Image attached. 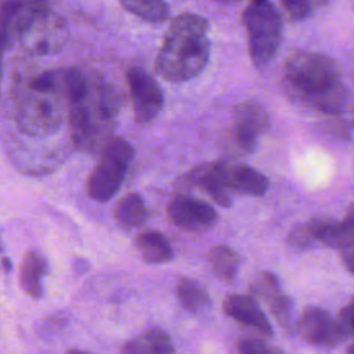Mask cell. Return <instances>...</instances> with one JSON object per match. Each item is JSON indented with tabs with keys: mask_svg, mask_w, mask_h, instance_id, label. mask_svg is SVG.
<instances>
[{
	"mask_svg": "<svg viewBox=\"0 0 354 354\" xmlns=\"http://www.w3.org/2000/svg\"><path fill=\"white\" fill-rule=\"evenodd\" d=\"M282 86L299 105L328 116H339L347 101L342 69L336 59L314 51H296L283 64Z\"/></svg>",
	"mask_w": 354,
	"mask_h": 354,
	"instance_id": "6da1fadb",
	"label": "cell"
},
{
	"mask_svg": "<svg viewBox=\"0 0 354 354\" xmlns=\"http://www.w3.org/2000/svg\"><path fill=\"white\" fill-rule=\"evenodd\" d=\"M206 32L207 21L198 14L183 12L173 18L156 55L158 75L171 83L187 82L198 76L210 55Z\"/></svg>",
	"mask_w": 354,
	"mask_h": 354,
	"instance_id": "7a4b0ae2",
	"label": "cell"
},
{
	"mask_svg": "<svg viewBox=\"0 0 354 354\" xmlns=\"http://www.w3.org/2000/svg\"><path fill=\"white\" fill-rule=\"evenodd\" d=\"M122 106L123 94L116 87L91 77L84 95L68 104L73 145L82 152L102 151Z\"/></svg>",
	"mask_w": 354,
	"mask_h": 354,
	"instance_id": "3957f363",
	"label": "cell"
},
{
	"mask_svg": "<svg viewBox=\"0 0 354 354\" xmlns=\"http://www.w3.org/2000/svg\"><path fill=\"white\" fill-rule=\"evenodd\" d=\"M246 30L248 50L256 68L266 66L275 55L282 36V17L277 7L267 0L252 1L242 14Z\"/></svg>",
	"mask_w": 354,
	"mask_h": 354,
	"instance_id": "277c9868",
	"label": "cell"
},
{
	"mask_svg": "<svg viewBox=\"0 0 354 354\" xmlns=\"http://www.w3.org/2000/svg\"><path fill=\"white\" fill-rule=\"evenodd\" d=\"M61 93H46L21 84L17 94V124L30 136H46L55 131L65 119Z\"/></svg>",
	"mask_w": 354,
	"mask_h": 354,
	"instance_id": "5b68a950",
	"label": "cell"
},
{
	"mask_svg": "<svg viewBox=\"0 0 354 354\" xmlns=\"http://www.w3.org/2000/svg\"><path fill=\"white\" fill-rule=\"evenodd\" d=\"M133 156L134 149L127 140L112 138L87 178V195L95 202L109 201L122 185Z\"/></svg>",
	"mask_w": 354,
	"mask_h": 354,
	"instance_id": "8992f818",
	"label": "cell"
},
{
	"mask_svg": "<svg viewBox=\"0 0 354 354\" xmlns=\"http://www.w3.org/2000/svg\"><path fill=\"white\" fill-rule=\"evenodd\" d=\"M134 119L138 124L152 122L163 108L165 97L159 83L145 69L133 66L126 73Z\"/></svg>",
	"mask_w": 354,
	"mask_h": 354,
	"instance_id": "52a82bcc",
	"label": "cell"
},
{
	"mask_svg": "<svg viewBox=\"0 0 354 354\" xmlns=\"http://www.w3.org/2000/svg\"><path fill=\"white\" fill-rule=\"evenodd\" d=\"M297 333L300 337L317 347H336L347 337L326 310L319 307H307L297 319Z\"/></svg>",
	"mask_w": 354,
	"mask_h": 354,
	"instance_id": "ba28073f",
	"label": "cell"
},
{
	"mask_svg": "<svg viewBox=\"0 0 354 354\" xmlns=\"http://www.w3.org/2000/svg\"><path fill=\"white\" fill-rule=\"evenodd\" d=\"M174 225L187 232H205L217 221V213L207 202L191 195H176L167 205Z\"/></svg>",
	"mask_w": 354,
	"mask_h": 354,
	"instance_id": "9c48e42d",
	"label": "cell"
},
{
	"mask_svg": "<svg viewBox=\"0 0 354 354\" xmlns=\"http://www.w3.org/2000/svg\"><path fill=\"white\" fill-rule=\"evenodd\" d=\"M252 296L263 300L278 324L288 332L293 333L297 328L295 319V307L292 299L281 289L278 278L272 272H263L250 286Z\"/></svg>",
	"mask_w": 354,
	"mask_h": 354,
	"instance_id": "30bf717a",
	"label": "cell"
},
{
	"mask_svg": "<svg viewBox=\"0 0 354 354\" xmlns=\"http://www.w3.org/2000/svg\"><path fill=\"white\" fill-rule=\"evenodd\" d=\"M304 227L313 242L344 250L354 245V202L348 206L342 220L330 217H313Z\"/></svg>",
	"mask_w": 354,
	"mask_h": 354,
	"instance_id": "8fae6325",
	"label": "cell"
},
{
	"mask_svg": "<svg viewBox=\"0 0 354 354\" xmlns=\"http://www.w3.org/2000/svg\"><path fill=\"white\" fill-rule=\"evenodd\" d=\"M268 126L266 111L253 101H243L234 109V140L243 152L256 149L259 137Z\"/></svg>",
	"mask_w": 354,
	"mask_h": 354,
	"instance_id": "7c38bea8",
	"label": "cell"
},
{
	"mask_svg": "<svg viewBox=\"0 0 354 354\" xmlns=\"http://www.w3.org/2000/svg\"><path fill=\"white\" fill-rule=\"evenodd\" d=\"M48 4L43 1H3L1 4V44L7 50L21 40L35 17Z\"/></svg>",
	"mask_w": 354,
	"mask_h": 354,
	"instance_id": "4fadbf2b",
	"label": "cell"
},
{
	"mask_svg": "<svg viewBox=\"0 0 354 354\" xmlns=\"http://www.w3.org/2000/svg\"><path fill=\"white\" fill-rule=\"evenodd\" d=\"M216 163L230 192L246 196H263L267 192L270 181L261 171L234 162Z\"/></svg>",
	"mask_w": 354,
	"mask_h": 354,
	"instance_id": "5bb4252c",
	"label": "cell"
},
{
	"mask_svg": "<svg viewBox=\"0 0 354 354\" xmlns=\"http://www.w3.org/2000/svg\"><path fill=\"white\" fill-rule=\"evenodd\" d=\"M223 310L227 317L232 318L238 324L256 329L260 335L272 336V326L261 310L259 301L253 296L248 295H228L224 299Z\"/></svg>",
	"mask_w": 354,
	"mask_h": 354,
	"instance_id": "9a60e30c",
	"label": "cell"
},
{
	"mask_svg": "<svg viewBox=\"0 0 354 354\" xmlns=\"http://www.w3.org/2000/svg\"><path fill=\"white\" fill-rule=\"evenodd\" d=\"M185 178L206 192L218 206L230 207L232 205L231 192L225 187L216 162L192 169Z\"/></svg>",
	"mask_w": 354,
	"mask_h": 354,
	"instance_id": "2e32d148",
	"label": "cell"
},
{
	"mask_svg": "<svg viewBox=\"0 0 354 354\" xmlns=\"http://www.w3.org/2000/svg\"><path fill=\"white\" fill-rule=\"evenodd\" d=\"M120 354H174V344L169 333L152 328L142 335L127 340L122 346Z\"/></svg>",
	"mask_w": 354,
	"mask_h": 354,
	"instance_id": "e0dca14e",
	"label": "cell"
},
{
	"mask_svg": "<svg viewBox=\"0 0 354 354\" xmlns=\"http://www.w3.org/2000/svg\"><path fill=\"white\" fill-rule=\"evenodd\" d=\"M47 272L46 259L36 250L29 252L19 270V285L25 293L33 299H40L43 296L41 278Z\"/></svg>",
	"mask_w": 354,
	"mask_h": 354,
	"instance_id": "ac0fdd59",
	"label": "cell"
},
{
	"mask_svg": "<svg viewBox=\"0 0 354 354\" xmlns=\"http://www.w3.org/2000/svg\"><path fill=\"white\" fill-rule=\"evenodd\" d=\"M136 248L141 257L149 264L169 263L174 257L167 238L159 231H145L137 235Z\"/></svg>",
	"mask_w": 354,
	"mask_h": 354,
	"instance_id": "d6986e66",
	"label": "cell"
},
{
	"mask_svg": "<svg viewBox=\"0 0 354 354\" xmlns=\"http://www.w3.org/2000/svg\"><path fill=\"white\" fill-rule=\"evenodd\" d=\"M149 212L138 194H127L115 207V220L123 228H136L147 221Z\"/></svg>",
	"mask_w": 354,
	"mask_h": 354,
	"instance_id": "ffe728a7",
	"label": "cell"
},
{
	"mask_svg": "<svg viewBox=\"0 0 354 354\" xmlns=\"http://www.w3.org/2000/svg\"><path fill=\"white\" fill-rule=\"evenodd\" d=\"M178 303L189 313L199 314L210 307V297L205 288L195 279L181 278L176 285Z\"/></svg>",
	"mask_w": 354,
	"mask_h": 354,
	"instance_id": "44dd1931",
	"label": "cell"
},
{
	"mask_svg": "<svg viewBox=\"0 0 354 354\" xmlns=\"http://www.w3.org/2000/svg\"><path fill=\"white\" fill-rule=\"evenodd\" d=\"M209 260L214 274L220 279L228 283L235 279L241 264V257L234 249L224 245H217L212 249Z\"/></svg>",
	"mask_w": 354,
	"mask_h": 354,
	"instance_id": "7402d4cb",
	"label": "cell"
},
{
	"mask_svg": "<svg viewBox=\"0 0 354 354\" xmlns=\"http://www.w3.org/2000/svg\"><path fill=\"white\" fill-rule=\"evenodd\" d=\"M122 6L126 8V11L151 24H160L169 17V6L158 0L123 1Z\"/></svg>",
	"mask_w": 354,
	"mask_h": 354,
	"instance_id": "603a6c76",
	"label": "cell"
},
{
	"mask_svg": "<svg viewBox=\"0 0 354 354\" xmlns=\"http://www.w3.org/2000/svg\"><path fill=\"white\" fill-rule=\"evenodd\" d=\"M238 354H282L277 347L260 337H242L236 343Z\"/></svg>",
	"mask_w": 354,
	"mask_h": 354,
	"instance_id": "cb8c5ba5",
	"label": "cell"
},
{
	"mask_svg": "<svg viewBox=\"0 0 354 354\" xmlns=\"http://www.w3.org/2000/svg\"><path fill=\"white\" fill-rule=\"evenodd\" d=\"M282 6L285 7L286 12L289 14L290 19L293 21H303L313 15L317 3L299 0V1H283Z\"/></svg>",
	"mask_w": 354,
	"mask_h": 354,
	"instance_id": "d4e9b609",
	"label": "cell"
},
{
	"mask_svg": "<svg viewBox=\"0 0 354 354\" xmlns=\"http://www.w3.org/2000/svg\"><path fill=\"white\" fill-rule=\"evenodd\" d=\"M336 319L346 336H354V297L340 308Z\"/></svg>",
	"mask_w": 354,
	"mask_h": 354,
	"instance_id": "484cf974",
	"label": "cell"
},
{
	"mask_svg": "<svg viewBox=\"0 0 354 354\" xmlns=\"http://www.w3.org/2000/svg\"><path fill=\"white\" fill-rule=\"evenodd\" d=\"M288 242H289V245H292L296 249H308L314 243L311 241L304 224H297L290 230V232L288 235Z\"/></svg>",
	"mask_w": 354,
	"mask_h": 354,
	"instance_id": "4316f807",
	"label": "cell"
},
{
	"mask_svg": "<svg viewBox=\"0 0 354 354\" xmlns=\"http://www.w3.org/2000/svg\"><path fill=\"white\" fill-rule=\"evenodd\" d=\"M325 130L329 136H332L336 140H342V141H347L350 140V130L348 126L346 123V120H343L339 116H332L330 120L326 122L325 124Z\"/></svg>",
	"mask_w": 354,
	"mask_h": 354,
	"instance_id": "83f0119b",
	"label": "cell"
},
{
	"mask_svg": "<svg viewBox=\"0 0 354 354\" xmlns=\"http://www.w3.org/2000/svg\"><path fill=\"white\" fill-rule=\"evenodd\" d=\"M340 260L346 267V270L354 274V245L344 250H340Z\"/></svg>",
	"mask_w": 354,
	"mask_h": 354,
	"instance_id": "f1b7e54d",
	"label": "cell"
},
{
	"mask_svg": "<svg viewBox=\"0 0 354 354\" xmlns=\"http://www.w3.org/2000/svg\"><path fill=\"white\" fill-rule=\"evenodd\" d=\"M1 261H3V268H4V271H6V272H10V270H11V261H10L6 256L3 257Z\"/></svg>",
	"mask_w": 354,
	"mask_h": 354,
	"instance_id": "f546056e",
	"label": "cell"
},
{
	"mask_svg": "<svg viewBox=\"0 0 354 354\" xmlns=\"http://www.w3.org/2000/svg\"><path fill=\"white\" fill-rule=\"evenodd\" d=\"M66 354H93V353H88V351H84V350H79V348H71Z\"/></svg>",
	"mask_w": 354,
	"mask_h": 354,
	"instance_id": "4dcf8cb0",
	"label": "cell"
},
{
	"mask_svg": "<svg viewBox=\"0 0 354 354\" xmlns=\"http://www.w3.org/2000/svg\"><path fill=\"white\" fill-rule=\"evenodd\" d=\"M347 354H354V342L351 344H348L347 347Z\"/></svg>",
	"mask_w": 354,
	"mask_h": 354,
	"instance_id": "1f68e13d",
	"label": "cell"
},
{
	"mask_svg": "<svg viewBox=\"0 0 354 354\" xmlns=\"http://www.w3.org/2000/svg\"><path fill=\"white\" fill-rule=\"evenodd\" d=\"M353 112H354V109H353Z\"/></svg>",
	"mask_w": 354,
	"mask_h": 354,
	"instance_id": "d6a6232c",
	"label": "cell"
}]
</instances>
